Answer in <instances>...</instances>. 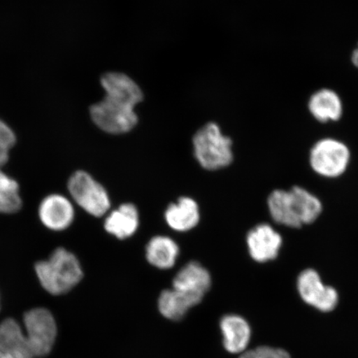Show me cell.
I'll return each instance as SVG.
<instances>
[{
    "label": "cell",
    "mask_w": 358,
    "mask_h": 358,
    "mask_svg": "<svg viewBox=\"0 0 358 358\" xmlns=\"http://www.w3.org/2000/svg\"><path fill=\"white\" fill-rule=\"evenodd\" d=\"M101 83L106 96L90 109L93 122L109 134L131 131L138 123L134 107L143 100L141 89L127 75L120 73L103 75Z\"/></svg>",
    "instance_id": "obj_1"
},
{
    "label": "cell",
    "mask_w": 358,
    "mask_h": 358,
    "mask_svg": "<svg viewBox=\"0 0 358 358\" xmlns=\"http://www.w3.org/2000/svg\"><path fill=\"white\" fill-rule=\"evenodd\" d=\"M35 271L43 287L53 295L69 292L83 277L78 258L64 248L57 249L47 261L36 264Z\"/></svg>",
    "instance_id": "obj_2"
},
{
    "label": "cell",
    "mask_w": 358,
    "mask_h": 358,
    "mask_svg": "<svg viewBox=\"0 0 358 358\" xmlns=\"http://www.w3.org/2000/svg\"><path fill=\"white\" fill-rule=\"evenodd\" d=\"M192 143L196 159L206 169L225 168L234 160L231 140L223 136L216 123L210 122L201 127L195 134Z\"/></svg>",
    "instance_id": "obj_3"
},
{
    "label": "cell",
    "mask_w": 358,
    "mask_h": 358,
    "mask_svg": "<svg viewBox=\"0 0 358 358\" xmlns=\"http://www.w3.org/2000/svg\"><path fill=\"white\" fill-rule=\"evenodd\" d=\"M351 161V151L343 142L325 138L313 145L310 153L313 171L326 178H337L345 173Z\"/></svg>",
    "instance_id": "obj_4"
},
{
    "label": "cell",
    "mask_w": 358,
    "mask_h": 358,
    "mask_svg": "<svg viewBox=\"0 0 358 358\" xmlns=\"http://www.w3.org/2000/svg\"><path fill=\"white\" fill-rule=\"evenodd\" d=\"M296 287L303 302L317 311L333 312L338 306V290L332 285L324 284L320 273L315 268H308L301 272Z\"/></svg>",
    "instance_id": "obj_5"
},
{
    "label": "cell",
    "mask_w": 358,
    "mask_h": 358,
    "mask_svg": "<svg viewBox=\"0 0 358 358\" xmlns=\"http://www.w3.org/2000/svg\"><path fill=\"white\" fill-rule=\"evenodd\" d=\"M24 331L34 357H44L52 351L57 328L55 317L44 308H36L24 317Z\"/></svg>",
    "instance_id": "obj_6"
},
{
    "label": "cell",
    "mask_w": 358,
    "mask_h": 358,
    "mask_svg": "<svg viewBox=\"0 0 358 358\" xmlns=\"http://www.w3.org/2000/svg\"><path fill=\"white\" fill-rule=\"evenodd\" d=\"M69 190L76 203L92 216L101 217L110 207L104 187L87 172L73 174L69 181Z\"/></svg>",
    "instance_id": "obj_7"
},
{
    "label": "cell",
    "mask_w": 358,
    "mask_h": 358,
    "mask_svg": "<svg viewBox=\"0 0 358 358\" xmlns=\"http://www.w3.org/2000/svg\"><path fill=\"white\" fill-rule=\"evenodd\" d=\"M222 346L228 355L239 357L250 348L253 337L250 322L238 313H226L219 320Z\"/></svg>",
    "instance_id": "obj_8"
},
{
    "label": "cell",
    "mask_w": 358,
    "mask_h": 358,
    "mask_svg": "<svg viewBox=\"0 0 358 358\" xmlns=\"http://www.w3.org/2000/svg\"><path fill=\"white\" fill-rule=\"evenodd\" d=\"M246 243L255 262L266 263L278 257L283 237L270 224L262 223L248 232Z\"/></svg>",
    "instance_id": "obj_9"
},
{
    "label": "cell",
    "mask_w": 358,
    "mask_h": 358,
    "mask_svg": "<svg viewBox=\"0 0 358 358\" xmlns=\"http://www.w3.org/2000/svg\"><path fill=\"white\" fill-rule=\"evenodd\" d=\"M212 286V277L207 268L192 262L183 266L173 280V289L203 302Z\"/></svg>",
    "instance_id": "obj_10"
},
{
    "label": "cell",
    "mask_w": 358,
    "mask_h": 358,
    "mask_svg": "<svg viewBox=\"0 0 358 358\" xmlns=\"http://www.w3.org/2000/svg\"><path fill=\"white\" fill-rule=\"evenodd\" d=\"M38 213L43 225L52 231L66 229L74 219L73 204L59 194H52L45 198L40 204Z\"/></svg>",
    "instance_id": "obj_11"
},
{
    "label": "cell",
    "mask_w": 358,
    "mask_h": 358,
    "mask_svg": "<svg viewBox=\"0 0 358 358\" xmlns=\"http://www.w3.org/2000/svg\"><path fill=\"white\" fill-rule=\"evenodd\" d=\"M0 350L13 358H34L25 331L15 320L0 324Z\"/></svg>",
    "instance_id": "obj_12"
},
{
    "label": "cell",
    "mask_w": 358,
    "mask_h": 358,
    "mask_svg": "<svg viewBox=\"0 0 358 358\" xmlns=\"http://www.w3.org/2000/svg\"><path fill=\"white\" fill-rule=\"evenodd\" d=\"M201 303L199 299L171 288L160 293L157 307L164 319L177 323L185 320L192 308Z\"/></svg>",
    "instance_id": "obj_13"
},
{
    "label": "cell",
    "mask_w": 358,
    "mask_h": 358,
    "mask_svg": "<svg viewBox=\"0 0 358 358\" xmlns=\"http://www.w3.org/2000/svg\"><path fill=\"white\" fill-rule=\"evenodd\" d=\"M308 110L320 122H337L343 115V103L337 93L330 89H321L313 94Z\"/></svg>",
    "instance_id": "obj_14"
},
{
    "label": "cell",
    "mask_w": 358,
    "mask_h": 358,
    "mask_svg": "<svg viewBox=\"0 0 358 358\" xmlns=\"http://www.w3.org/2000/svg\"><path fill=\"white\" fill-rule=\"evenodd\" d=\"M140 223L138 210L134 204L124 203L112 212L105 221V229L118 239H127L134 234Z\"/></svg>",
    "instance_id": "obj_15"
},
{
    "label": "cell",
    "mask_w": 358,
    "mask_h": 358,
    "mask_svg": "<svg viewBox=\"0 0 358 358\" xmlns=\"http://www.w3.org/2000/svg\"><path fill=\"white\" fill-rule=\"evenodd\" d=\"M169 226L177 231H187L198 225L199 208L194 199L183 196L176 203L169 206L165 212Z\"/></svg>",
    "instance_id": "obj_16"
},
{
    "label": "cell",
    "mask_w": 358,
    "mask_h": 358,
    "mask_svg": "<svg viewBox=\"0 0 358 358\" xmlns=\"http://www.w3.org/2000/svg\"><path fill=\"white\" fill-rule=\"evenodd\" d=\"M268 212L276 223L289 228L302 227L294 212L292 199L289 190L276 189L271 192L267 200Z\"/></svg>",
    "instance_id": "obj_17"
},
{
    "label": "cell",
    "mask_w": 358,
    "mask_h": 358,
    "mask_svg": "<svg viewBox=\"0 0 358 358\" xmlns=\"http://www.w3.org/2000/svg\"><path fill=\"white\" fill-rule=\"evenodd\" d=\"M295 213L302 226L310 225L319 219L323 212V203L317 196L301 186L289 190Z\"/></svg>",
    "instance_id": "obj_18"
},
{
    "label": "cell",
    "mask_w": 358,
    "mask_h": 358,
    "mask_svg": "<svg viewBox=\"0 0 358 358\" xmlns=\"http://www.w3.org/2000/svg\"><path fill=\"white\" fill-rule=\"evenodd\" d=\"M178 245L167 236L153 237L146 245V258L152 266L169 268L174 266L178 257Z\"/></svg>",
    "instance_id": "obj_19"
},
{
    "label": "cell",
    "mask_w": 358,
    "mask_h": 358,
    "mask_svg": "<svg viewBox=\"0 0 358 358\" xmlns=\"http://www.w3.org/2000/svg\"><path fill=\"white\" fill-rule=\"evenodd\" d=\"M20 187L15 179L0 171V213H15L21 208Z\"/></svg>",
    "instance_id": "obj_20"
},
{
    "label": "cell",
    "mask_w": 358,
    "mask_h": 358,
    "mask_svg": "<svg viewBox=\"0 0 358 358\" xmlns=\"http://www.w3.org/2000/svg\"><path fill=\"white\" fill-rule=\"evenodd\" d=\"M237 358H292L285 349L270 345L250 348Z\"/></svg>",
    "instance_id": "obj_21"
},
{
    "label": "cell",
    "mask_w": 358,
    "mask_h": 358,
    "mask_svg": "<svg viewBox=\"0 0 358 358\" xmlns=\"http://www.w3.org/2000/svg\"><path fill=\"white\" fill-rule=\"evenodd\" d=\"M16 140V136L13 129L0 120V148L10 151L11 148L15 146Z\"/></svg>",
    "instance_id": "obj_22"
},
{
    "label": "cell",
    "mask_w": 358,
    "mask_h": 358,
    "mask_svg": "<svg viewBox=\"0 0 358 358\" xmlns=\"http://www.w3.org/2000/svg\"><path fill=\"white\" fill-rule=\"evenodd\" d=\"M8 151L0 148V168L8 162Z\"/></svg>",
    "instance_id": "obj_23"
},
{
    "label": "cell",
    "mask_w": 358,
    "mask_h": 358,
    "mask_svg": "<svg viewBox=\"0 0 358 358\" xmlns=\"http://www.w3.org/2000/svg\"><path fill=\"white\" fill-rule=\"evenodd\" d=\"M352 62L353 65L358 67V45L355 50L352 52Z\"/></svg>",
    "instance_id": "obj_24"
},
{
    "label": "cell",
    "mask_w": 358,
    "mask_h": 358,
    "mask_svg": "<svg viewBox=\"0 0 358 358\" xmlns=\"http://www.w3.org/2000/svg\"><path fill=\"white\" fill-rule=\"evenodd\" d=\"M0 358H13L10 355H7L6 352L0 350Z\"/></svg>",
    "instance_id": "obj_25"
}]
</instances>
